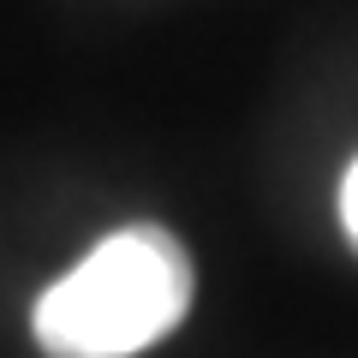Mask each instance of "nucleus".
<instances>
[{"label": "nucleus", "mask_w": 358, "mask_h": 358, "mask_svg": "<svg viewBox=\"0 0 358 358\" xmlns=\"http://www.w3.org/2000/svg\"><path fill=\"white\" fill-rule=\"evenodd\" d=\"M192 257L167 227H120L36 299L30 329L48 358H138L185 322Z\"/></svg>", "instance_id": "f257e3e1"}, {"label": "nucleus", "mask_w": 358, "mask_h": 358, "mask_svg": "<svg viewBox=\"0 0 358 358\" xmlns=\"http://www.w3.org/2000/svg\"><path fill=\"white\" fill-rule=\"evenodd\" d=\"M341 227H346V239L358 245V162L346 167V179H341Z\"/></svg>", "instance_id": "f03ea898"}]
</instances>
